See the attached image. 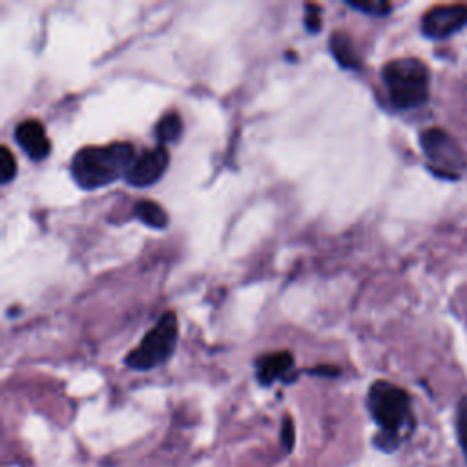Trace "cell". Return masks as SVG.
<instances>
[{
  "label": "cell",
  "instance_id": "cell-1",
  "mask_svg": "<svg viewBox=\"0 0 467 467\" xmlns=\"http://www.w3.org/2000/svg\"><path fill=\"white\" fill-rule=\"evenodd\" d=\"M131 142H111L106 146H84L71 159V175L84 190H97L126 177L135 161Z\"/></svg>",
  "mask_w": 467,
  "mask_h": 467
},
{
  "label": "cell",
  "instance_id": "cell-2",
  "mask_svg": "<svg viewBox=\"0 0 467 467\" xmlns=\"http://www.w3.org/2000/svg\"><path fill=\"white\" fill-rule=\"evenodd\" d=\"M367 405L379 427V432L374 438L376 447L381 451H394L401 440V432L412 427L409 394L401 387L379 379L368 389Z\"/></svg>",
  "mask_w": 467,
  "mask_h": 467
},
{
  "label": "cell",
  "instance_id": "cell-3",
  "mask_svg": "<svg viewBox=\"0 0 467 467\" xmlns=\"http://www.w3.org/2000/svg\"><path fill=\"white\" fill-rule=\"evenodd\" d=\"M381 78L390 104L396 109H414L429 99V67L416 57H403L387 62Z\"/></svg>",
  "mask_w": 467,
  "mask_h": 467
},
{
  "label": "cell",
  "instance_id": "cell-4",
  "mask_svg": "<svg viewBox=\"0 0 467 467\" xmlns=\"http://www.w3.org/2000/svg\"><path fill=\"white\" fill-rule=\"evenodd\" d=\"M179 321L177 314L168 310L144 334L142 341L126 354L124 363L133 370H150L166 363L177 345Z\"/></svg>",
  "mask_w": 467,
  "mask_h": 467
},
{
  "label": "cell",
  "instance_id": "cell-5",
  "mask_svg": "<svg viewBox=\"0 0 467 467\" xmlns=\"http://www.w3.org/2000/svg\"><path fill=\"white\" fill-rule=\"evenodd\" d=\"M421 150L429 161V170L436 177L456 179L467 159L460 144L441 128H427L420 133Z\"/></svg>",
  "mask_w": 467,
  "mask_h": 467
},
{
  "label": "cell",
  "instance_id": "cell-6",
  "mask_svg": "<svg viewBox=\"0 0 467 467\" xmlns=\"http://www.w3.org/2000/svg\"><path fill=\"white\" fill-rule=\"evenodd\" d=\"M467 26V5L451 4L429 9L421 18V33L429 38L441 40Z\"/></svg>",
  "mask_w": 467,
  "mask_h": 467
},
{
  "label": "cell",
  "instance_id": "cell-7",
  "mask_svg": "<svg viewBox=\"0 0 467 467\" xmlns=\"http://www.w3.org/2000/svg\"><path fill=\"white\" fill-rule=\"evenodd\" d=\"M170 164V151L166 146L157 144L151 150L142 151L126 173V182L135 188H146L155 184Z\"/></svg>",
  "mask_w": 467,
  "mask_h": 467
},
{
  "label": "cell",
  "instance_id": "cell-8",
  "mask_svg": "<svg viewBox=\"0 0 467 467\" xmlns=\"http://www.w3.org/2000/svg\"><path fill=\"white\" fill-rule=\"evenodd\" d=\"M13 137L22 151L33 161H44L51 153V140L36 119H26L18 122Z\"/></svg>",
  "mask_w": 467,
  "mask_h": 467
},
{
  "label": "cell",
  "instance_id": "cell-9",
  "mask_svg": "<svg viewBox=\"0 0 467 467\" xmlns=\"http://www.w3.org/2000/svg\"><path fill=\"white\" fill-rule=\"evenodd\" d=\"M294 367V356L286 350L283 352H272L266 356H261L255 363V374L261 385H272L274 381L286 376V372Z\"/></svg>",
  "mask_w": 467,
  "mask_h": 467
},
{
  "label": "cell",
  "instance_id": "cell-10",
  "mask_svg": "<svg viewBox=\"0 0 467 467\" xmlns=\"http://www.w3.org/2000/svg\"><path fill=\"white\" fill-rule=\"evenodd\" d=\"M328 49L334 60L345 69H358L361 66V58L356 51V46L347 33L343 31L332 33L328 38Z\"/></svg>",
  "mask_w": 467,
  "mask_h": 467
},
{
  "label": "cell",
  "instance_id": "cell-11",
  "mask_svg": "<svg viewBox=\"0 0 467 467\" xmlns=\"http://www.w3.org/2000/svg\"><path fill=\"white\" fill-rule=\"evenodd\" d=\"M133 215L142 224H146V226H150L153 230H162L170 223L168 212L161 204H157L155 201H150V199L137 201L135 206H133Z\"/></svg>",
  "mask_w": 467,
  "mask_h": 467
},
{
  "label": "cell",
  "instance_id": "cell-12",
  "mask_svg": "<svg viewBox=\"0 0 467 467\" xmlns=\"http://www.w3.org/2000/svg\"><path fill=\"white\" fill-rule=\"evenodd\" d=\"M153 135H155V139L161 146H166L170 142L179 140V137L182 135V119H181V115L177 111L164 113L157 120V124L153 128Z\"/></svg>",
  "mask_w": 467,
  "mask_h": 467
},
{
  "label": "cell",
  "instance_id": "cell-13",
  "mask_svg": "<svg viewBox=\"0 0 467 467\" xmlns=\"http://www.w3.org/2000/svg\"><path fill=\"white\" fill-rule=\"evenodd\" d=\"M347 5L372 16H385L392 9L385 0H347Z\"/></svg>",
  "mask_w": 467,
  "mask_h": 467
},
{
  "label": "cell",
  "instance_id": "cell-14",
  "mask_svg": "<svg viewBox=\"0 0 467 467\" xmlns=\"http://www.w3.org/2000/svg\"><path fill=\"white\" fill-rule=\"evenodd\" d=\"M16 173V162L7 146H0V182L7 184L15 179Z\"/></svg>",
  "mask_w": 467,
  "mask_h": 467
},
{
  "label": "cell",
  "instance_id": "cell-15",
  "mask_svg": "<svg viewBox=\"0 0 467 467\" xmlns=\"http://www.w3.org/2000/svg\"><path fill=\"white\" fill-rule=\"evenodd\" d=\"M456 431H458V441L460 447L467 458V396H463L458 403L456 410Z\"/></svg>",
  "mask_w": 467,
  "mask_h": 467
},
{
  "label": "cell",
  "instance_id": "cell-16",
  "mask_svg": "<svg viewBox=\"0 0 467 467\" xmlns=\"http://www.w3.org/2000/svg\"><path fill=\"white\" fill-rule=\"evenodd\" d=\"M305 27L310 33H317L321 27V9L316 4L305 5Z\"/></svg>",
  "mask_w": 467,
  "mask_h": 467
},
{
  "label": "cell",
  "instance_id": "cell-17",
  "mask_svg": "<svg viewBox=\"0 0 467 467\" xmlns=\"http://www.w3.org/2000/svg\"><path fill=\"white\" fill-rule=\"evenodd\" d=\"M281 441H283V447L286 449V452H290L294 449L296 431H294V421L288 416H285L283 423H281Z\"/></svg>",
  "mask_w": 467,
  "mask_h": 467
},
{
  "label": "cell",
  "instance_id": "cell-18",
  "mask_svg": "<svg viewBox=\"0 0 467 467\" xmlns=\"http://www.w3.org/2000/svg\"><path fill=\"white\" fill-rule=\"evenodd\" d=\"M310 374H319V376H337L339 368L332 367V365H319L316 368L310 370Z\"/></svg>",
  "mask_w": 467,
  "mask_h": 467
}]
</instances>
